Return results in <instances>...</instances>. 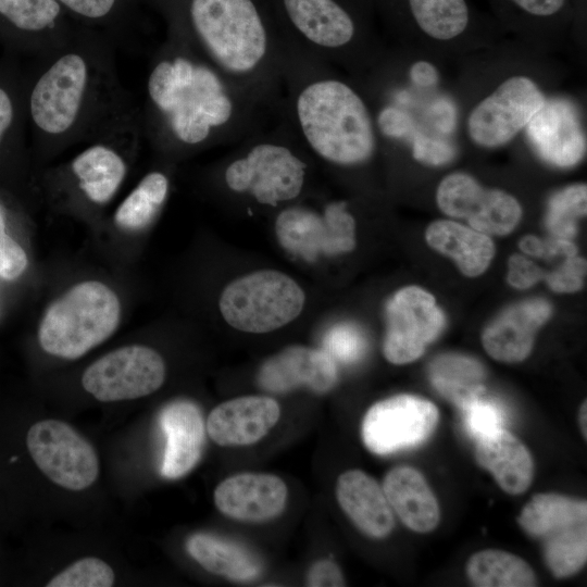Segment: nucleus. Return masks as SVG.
Returning a JSON list of instances; mask_svg holds the SVG:
<instances>
[{
    "instance_id": "f257e3e1",
    "label": "nucleus",
    "mask_w": 587,
    "mask_h": 587,
    "mask_svg": "<svg viewBox=\"0 0 587 587\" xmlns=\"http://www.w3.org/2000/svg\"><path fill=\"white\" fill-rule=\"evenodd\" d=\"M116 48L109 37L73 33L40 58L26 108L37 148L47 157L91 142L138 109L120 79Z\"/></svg>"
},
{
    "instance_id": "f03ea898",
    "label": "nucleus",
    "mask_w": 587,
    "mask_h": 587,
    "mask_svg": "<svg viewBox=\"0 0 587 587\" xmlns=\"http://www.w3.org/2000/svg\"><path fill=\"white\" fill-rule=\"evenodd\" d=\"M257 102L175 38L152 57L139 109L142 134L163 150L207 146L247 129Z\"/></svg>"
},
{
    "instance_id": "7ed1b4c3",
    "label": "nucleus",
    "mask_w": 587,
    "mask_h": 587,
    "mask_svg": "<svg viewBox=\"0 0 587 587\" xmlns=\"http://www.w3.org/2000/svg\"><path fill=\"white\" fill-rule=\"evenodd\" d=\"M291 132L320 159L340 166L370 160L376 149L371 112L346 82L325 74L322 61L289 51L284 70Z\"/></svg>"
},
{
    "instance_id": "20e7f679",
    "label": "nucleus",
    "mask_w": 587,
    "mask_h": 587,
    "mask_svg": "<svg viewBox=\"0 0 587 587\" xmlns=\"http://www.w3.org/2000/svg\"><path fill=\"white\" fill-rule=\"evenodd\" d=\"M190 34L177 37L232 85L264 100L284 76L288 48L273 45L252 0H190Z\"/></svg>"
},
{
    "instance_id": "39448f33",
    "label": "nucleus",
    "mask_w": 587,
    "mask_h": 587,
    "mask_svg": "<svg viewBox=\"0 0 587 587\" xmlns=\"http://www.w3.org/2000/svg\"><path fill=\"white\" fill-rule=\"evenodd\" d=\"M120 319V299L109 286L80 282L49 304L39 324L38 341L47 353L75 360L107 340Z\"/></svg>"
},
{
    "instance_id": "423d86ee",
    "label": "nucleus",
    "mask_w": 587,
    "mask_h": 587,
    "mask_svg": "<svg viewBox=\"0 0 587 587\" xmlns=\"http://www.w3.org/2000/svg\"><path fill=\"white\" fill-rule=\"evenodd\" d=\"M305 296L288 275L273 270L257 271L232 282L220 297V311L234 328L263 334L294 321Z\"/></svg>"
},
{
    "instance_id": "0eeeda50",
    "label": "nucleus",
    "mask_w": 587,
    "mask_h": 587,
    "mask_svg": "<svg viewBox=\"0 0 587 587\" xmlns=\"http://www.w3.org/2000/svg\"><path fill=\"white\" fill-rule=\"evenodd\" d=\"M270 137L233 160L224 171V182L234 192L248 193L261 204L275 207L301 193L307 164L285 141Z\"/></svg>"
},
{
    "instance_id": "6e6552de",
    "label": "nucleus",
    "mask_w": 587,
    "mask_h": 587,
    "mask_svg": "<svg viewBox=\"0 0 587 587\" xmlns=\"http://www.w3.org/2000/svg\"><path fill=\"white\" fill-rule=\"evenodd\" d=\"M143 137L140 111L134 113L76 154L67 164L72 185L84 200L104 205L126 178L129 157Z\"/></svg>"
},
{
    "instance_id": "1a4fd4ad",
    "label": "nucleus",
    "mask_w": 587,
    "mask_h": 587,
    "mask_svg": "<svg viewBox=\"0 0 587 587\" xmlns=\"http://www.w3.org/2000/svg\"><path fill=\"white\" fill-rule=\"evenodd\" d=\"M26 447L37 467L63 488L83 490L98 478L96 450L65 422L47 419L34 423L26 434Z\"/></svg>"
},
{
    "instance_id": "9d476101",
    "label": "nucleus",
    "mask_w": 587,
    "mask_h": 587,
    "mask_svg": "<svg viewBox=\"0 0 587 587\" xmlns=\"http://www.w3.org/2000/svg\"><path fill=\"white\" fill-rule=\"evenodd\" d=\"M159 352L142 345L117 348L91 363L84 372V389L102 402L133 400L157 391L165 379Z\"/></svg>"
},
{
    "instance_id": "9b49d317",
    "label": "nucleus",
    "mask_w": 587,
    "mask_h": 587,
    "mask_svg": "<svg viewBox=\"0 0 587 587\" xmlns=\"http://www.w3.org/2000/svg\"><path fill=\"white\" fill-rule=\"evenodd\" d=\"M545 102V95L533 79L512 76L471 111L469 136L480 147H501L527 126Z\"/></svg>"
},
{
    "instance_id": "f8f14e48",
    "label": "nucleus",
    "mask_w": 587,
    "mask_h": 587,
    "mask_svg": "<svg viewBox=\"0 0 587 587\" xmlns=\"http://www.w3.org/2000/svg\"><path fill=\"white\" fill-rule=\"evenodd\" d=\"M279 243L307 261L349 252L355 245V224L347 204H327L322 214L301 207L283 210L275 222Z\"/></svg>"
},
{
    "instance_id": "ddd939ff",
    "label": "nucleus",
    "mask_w": 587,
    "mask_h": 587,
    "mask_svg": "<svg viewBox=\"0 0 587 587\" xmlns=\"http://www.w3.org/2000/svg\"><path fill=\"white\" fill-rule=\"evenodd\" d=\"M437 421L434 403L417 396L398 395L369 409L362 422V439L371 452L386 455L425 441Z\"/></svg>"
},
{
    "instance_id": "4468645a",
    "label": "nucleus",
    "mask_w": 587,
    "mask_h": 587,
    "mask_svg": "<svg viewBox=\"0 0 587 587\" xmlns=\"http://www.w3.org/2000/svg\"><path fill=\"white\" fill-rule=\"evenodd\" d=\"M386 314L384 354L394 364L420 358L445 323L433 296L415 286L396 292L387 303Z\"/></svg>"
},
{
    "instance_id": "2eb2a0df",
    "label": "nucleus",
    "mask_w": 587,
    "mask_h": 587,
    "mask_svg": "<svg viewBox=\"0 0 587 587\" xmlns=\"http://www.w3.org/2000/svg\"><path fill=\"white\" fill-rule=\"evenodd\" d=\"M436 199L446 214L464 218L482 233L504 235L519 223L522 210L517 200L497 189L483 188L465 173L446 176L437 188Z\"/></svg>"
},
{
    "instance_id": "dca6fc26",
    "label": "nucleus",
    "mask_w": 587,
    "mask_h": 587,
    "mask_svg": "<svg viewBox=\"0 0 587 587\" xmlns=\"http://www.w3.org/2000/svg\"><path fill=\"white\" fill-rule=\"evenodd\" d=\"M283 3L290 23L304 41L295 51L322 61L325 55L347 48L354 38L351 16L335 0H283Z\"/></svg>"
},
{
    "instance_id": "f3484780",
    "label": "nucleus",
    "mask_w": 587,
    "mask_h": 587,
    "mask_svg": "<svg viewBox=\"0 0 587 587\" xmlns=\"http://www.w3.org/2000/svg\"><path fill=\"white\" fill-rule=\"evenodd\" d=\"M336 362L323 349L292 346L266 360L259 370L263 389L284 394L299 387L325 394L337 383Z\"/></svg>"
},
{
    "instance_id": "a211bd4d",
    "label": "nucleus",
    "mask_w": 587,
    "mask_h": 587,
    "mask_svg": "<svg viewBox=\"0 0 587 587\" xmlns=\"http://www.w3.org/2000/svg\"><path fill=\"white\" fill-rule=\"evenodd\" d=\"M287 487L275 475L240 473L221 482L214 503L226 516L239 521L263 522L279 515L286 507Z\"/></svg>"
},
{
    "instance_id": "6ab92c4d",
    "label": "nucleus",
    "mask_w": 587,
    "mask_h": 587,
    "mask_svg": "<svg viewBox=\"0 0 587 587\" xmlns=\"http://www.w3.org/2000/svg\"><path fill=\"white\" fill-rule=\"evenodd\" d=\"M279 415V405L273 398L245 396L215 407L208 415L205 429L220 446H248L262 439Z\"/></svg>"
},
{
    "instance_id": "aec40b11",
    "label": "nucleus",
    "mask_w": 587,
    "mask_h": 587,
    "mask_svg": "<svg viewBox=\"0 0 587 587\" xmlns=\"http://www.w3.org/2000/svg\"><path fill=\"white\" fill-rule=\"evenodd\" d=\"M526 127L533 147L547 162L566 167L584 157L586 138L570 102L562 99L546 100Z\"/></svg>"
},
{
    "instance_id": "412c9836",
    "label": "nucleus",
    "mask_w": 587,
    "mask_h": 587,
    "mask_svg": "<svg viewBox=\"0 0 587 587\" xmlns=\"http://www.w3.org/2000/svg\"><path fill=\"white\" fill-rule=\"evenodd\" d=\"M159 425L164 436L160 473L177 479L189 473L201 458L204 422L199 407L189 400H175L160 412Z\"/></svg>"
},
{
    "instance_id": "4be33fe9",
    "label": "nucleus",
    "mask_w": 587,
    "mask_h": 587,
    "mask_svg": "<svg viewBox=\"0 0 587 587\" xmlns=\"http://www.w3.org/2000/svg\"><path fill=\"white\" fill-rule=\"evenodd\" d=\"M550 315V305L541 299L515 304L504 311L484 332L485 350L496 360L519 362L530 352L537 328Z\"/></svg>"
},
{
    "instance_id": "5701e85b",
    "label": "nucleus",
    "mask_w": 587,
    "mask_h": 587,
    "mask_svg": "<svg viewBox=\"0 0 587 587\" xmlns=\"http://www.w3.org/2000/svg\"><path fill=\"white\" fill-rule=\"evenodd\" d=\"M336 497L344 512L364 534L384 538L391 533L392 510L383 487L366 473L351 470L339 475Z\"/></svg>"
},
{
    "instance_id": "b1692460",
    "label": "nucleus",
    "mask_w": 587,
    "mask_h": 587,
    "mask_svg": "<svg viewBox=\"0 0 587 587\" xmlns=\"http://www.w3.org/2000/svg\"><path fill=\"white\" fill-rule=\"evenodd\" d=\"M61 14L62 7L55 0H0V20L24 36L39 59L73 35L61 26Z\"/></svg>"
},
{
    "instance_id": "393cba45",
    "label": "nucleus",
    "mask_w": 587,
    "mask_h": 587,
    "mask_svg": "<svg viewBox=\"0 0 587 587\" xmlns=\"http://www.w3.org/2000/svg\"><path fill=\"white\" fill-rule=\"evenodd\" d=\"M383 490L392 512L412 530L427 533L438 525L440 511L436 497L415 469L390 470L384 478Z\"/></svg>"
},
{
    "instance_id": "a878e982",
    "label": "nucleus",
    "mask_w": 587,
    "mask_h": 587,
    "mask_svg": "<svg viewBox=\"0 0 587 587\" xmlns=\"http://www.w3.org/2000/svg\"><path fill=\"white\" fill-rule=\"evenodd\" d=\"M475 457L508 494H522L532 483V455L525 445L504 428L478 439Z\"/></svg>"
},
{
    "instance_id": "bb28decb",
    "label": "nucleus",
    "mask_w": 587,
    "mask_h": 587,
    "mask_svg": "<svg viewBox=\"0 0 587 587\" xmlns=\"http://www.w3.org/2000/svg\"><path fill=\"white\" fill-rule=\"evenodd\" d=\"M426 239L434 249L451 257L469 276L482 274L495 253L487 235L452 221L432 223L426 230Z\"/></svg>"
},
{
    "instance_id": "cd10ccee",
    "label": "nucleus",
    "mask_w": 587,
    "mask_h": 587,
    "mask_svg": "<svg viewBox=\"0 0 587 587\" xmlns=\"http://www.w3.org/2000/svg\"><path fill=\"white\" fill-rule=\"evenodd\" d=\"M189 555L210 573L246 582L261 573L259 559L245 547L209 533H195L186 540Z\"/></svg>"
},
{
    "instance_id": "c85d7f7f",
    "label": "nucleus",
    "mask_w": 587,
    "mask_h": 587,
    "mask_svg": "<svg viewBox=\"0 0 587 587\" xmlns=\"http://www.w3.org/2000/svg\"><path fill=\"white\" fill-rule=\"evenodd\" d=\"M583 523H587L586 501L557 494L534 496L519 516L521 527L540 539Z\"/></svg>"
},
{
    "instance_id": "c756f323",
    "label": "nucleus",
    "mask_w": 587,
    "mask_h": 587,
    "mask_svg": "<svg viewBox=\"0 0 587 587\" xmlns=\"http://www.w3.org/2000/svg\"><path fill=\"white\" fill-rule=\"evenodd\" d=\"M434 387L460 408L484 394L485 371L475 359L461 354H445L429 366Z\"/></svg>"
},
{
    "instance_id": "7c9ffc66",
    "label": "nucleus",
    "mask_w": 587,
    "mask_h": 587,
    "mask_svg": "<svg viewBox=\"0 0 587 587\" xmlns=\"http://www.w3.org/2000/svg\"><path fill=\"white\" fill-rule=\"evenodd\" d=\"M467 576L478 587H532L537 585L534 571L520 557L502 550H483L466 565Z\"/></svg>"
},
{
    "instance_id": "2f4dec72",
    "label": "nucleus",
    "mask_w": 587,
    "mask_h": 587,
    "mask_svg": "<svg viewBox=\"0 0 587 587\" xmlns=\"http://www.w3.org/2000/svg\"><path fill=\"white\" fill-rule=\"evenodd\" d=\"M168 189L170 182L163 172H149L117 207L114 223L123 230L143 229L161 210Z\"/></svg>"
},
{
    "instance_id": "473e14b6",
    "label": "nucleus",
    "mask_w": 587,
    "mask_h": 587,
    "mask_svg": "<svg viewBox=\"0 0 587 587\" xmlns=\"http://www.w3.org/2000/svg\"><path fill=\"white\" fill-rule=\"evenodd\" d=\"M409 4L421 29L438 40L459 36L469 24L464 0H409Z\"/></svg>"
},
{
    "instance_id": "72a5a7b5",
    "label": "nucleus",
    "mask_w": 587,
    "mask_h": 587,
    "mask_svg": "<svg viewBox=\"0 0 587 587\" xmlns=\"http://www.w3.org/2000/svg\"><path fill=\"white\" fill-rule=\"evenodd\" d=\"M546 563L555 577L577 573L587 560V523L574 525L541 539Z\"/></svg>"
},
{
    "instance_id": "f704fd0d",
    "label": "nucleus",
    "mask_w": 587,
    "mask_h": 587,
    "mask_svg": "<svg viewBox=\"0 0 587 587\" xmlns=\"http://www.w3.org/2000/svg\"><path fill=\"white\" fill-rule=\"evenodd\" d=\"M586 185H575L550 199L546 223L555 238L569 240L574 236L576 220L586 213Z\"/></svg>"
},
{
    "instance_id": "c9c22d12",
    "label": "nucleus",
    "mask_w": 587,
    "mask_h": 587,
    "mask_svg": "<svg viewBox=\"0 0 587 587\" xmlns=\"http://www.w3.org/2000/svg\"><path fill=\"white\" fill-rule=\"evenodd\" d=\"M115 580L113 569L103 560L87 557L72 563L53 576L48 587H110Z\"/></svg>"
},
{
    "instance_id": "e433bc0d",
    "label": "nucleus",
    "mask_w": 587,
    "mask_h": 587,
    "mask_svg": "<svg viewBox=\"0 0 587 587\" xmlns=\"http://www.w3.org/2000/svg\"><path fill=\"white\" fill-rule=\"evenodd\" d=\"M483 395L473 398L461 408L465 415V427L477 440L502 429L505 417L502 407L496 400L484 398Z\"/></svg>"
},
{
    "instance_id": "4c0bfd02",
    "label": "nucleus",
    "mask_w": 587,
    "mask_h": 587,
    "mask_svg": "<svg viewBox=\"0 0 587 587\" xmlns=\"http://www.w3.org/2000/svg\"><path fill=\"white\" fill-rule=\"evenodd\" d=\"M366 349L362 330L353 324L340 323L330 327L323 339V350L336 362L354 363Z\"/></svg>"
},
{
    "instance_id": "58836bf2",
    "label": "nucleus",
    "mask_w": 587,
    "mask_h": 587,
    "mask_svg": "<svg viewBox=\"0 0 587 587\" xmlns=\"http://www.w3.org/2000/svg\"><path fill=\"white\" fill-rule=\"evenodd\" d=\"M28 264L24 249L5 233L4 211L0 204V276L8 280L18 278Z\"/></svg>"
},
{
    "instance_id": "ea45409f",
    "label": "nucleus",
    "mask_w": 587,
    "mask_h": 587,
    "mask_svg": "<svg viewBox=\"0 0 587 587\" xmlns=\"http://www.w3.org/2000/svg\"><path fill=\"white\" fill-rule=\"evenodd\" d=\"M585 272V260L573 255L565 258L558 268L546 275V279L554 291L571 292L582 287Z\"/></svg>"
},
{
    "instance_id": "a19ab883",
    "label": "nucleus",
    "mask_w": 587,
    "mask_h": 587,
    "mask_svg": "<svg viewBox=\"0 0 587 587\" xmlns=\"http://www.w3.org/2000/svg\"><path fill=\"white\" fill-rule=\"evenodd\" d=\"M61 7L87 21H103L113 13L117 0H55Z\"/></svg>"
},
{
    "instance_id": "79ce46f5",
    "label": "nucleus",
    "mask_w": 587,
    "mask_h": 587,
    "mask_svg": "<svg viewBox=\"0 0 587 587\" xmlns=\"http://www.w3.org/2000/svg\"><path fill=\"white\" fill-rule=\"evenodd\" d=\"M544 276V271L530 260L519 254L510 258L508 279L512 286L528 288Z\"/></svg>"
},
{
    "instance_id": "37998d69",
    "label": "nucleus",
    "mask_w": 587,
    "mask_h": 587,
    "mask_svg": "<svg viewBox=\"0 0 587 587\" xmlns=\"http://www.w3.org/2000/svg\"><path fill=\"white\" fill-rule=\"evenodd\" d=\"M414 158L428 164H444L452 159L453 149L447 142L428 138L419 137L413 146Z\"/></svg>"
},
{
    "instance_id": "c03bdc74",
    "label": "nucleus",
    "mask_w": 587,
    "mask_h": 587,
    "mask_svg": "<svg viewBox=\"0 0 587 587\" xmlns=\"http://www.w3.org/2000/svg\"><path fill=\"white\" fill-rule=\"evenodd\" d=\"M377 126L383 135L391 138L404 137L412 128L409 116L392 107L385 108L379 112Z\"/></svg>"
},
{
    "instance_id": "a18cd8bd",
    "label": "nucleus",
    "mask_w": 587,
    "mask_h": 587,
    "mask_svg": "<svg viewBox=\"0 0 587 587\" xmlns=\"http://www.w3.org/2000/svg\"><path fill=\"white\" fill-rule=\"evenodd\" d=\"M307 583L311 587L345 586V579L340 569L330 560L315 562L308 572Z\"/></svg>"
},
{
    "instance_id": "49530a36",
    "label": "nucleus",
    "mask_w": 587,
    "mask_h": 587,
    "mask_svg": "<svg viewBox=\"0 0 587 587\" xmlns=\"http://www.w3.org/2000/svg\"><path fill=\"white\" fill-rule=\"evenodd\" d=\"M16 117L15 98L12 91L0 84V146L14 130Z\"/></svg>"
},
{
    "instance_id": "de8ad7c7",
    "label": "nucleus",
    "mask_w": 587,
    "mask_h": 587,
    "mask_svg": "<svg viewBox=\"0 0 587 587\" xmlns=\"http://www.w3.org/2000/svg\"><path fill=\"white\" fill-rule=\"evenodd\" d=\"M526 12L537 16H549L557 13L565 0H512Z\"/></svg>"
},
{
    "instance_id": "09e8293b",
    "label": "nucleus",
    "mask_w": 587,
    "mask_h": 587,
    "mask_svg": "<svg viewBox=\"0 0 587 587\" xmlns=\"http://www.w3.org/2000/svg\"><path fill=\"white\" fill-rule=\"evenodd\" d=\"M410 78L417 86L429 87L437 83L438 73L433 64L419 61L411 66Z\"/></svg>"
},
{
    "instance_id": "8fccbe9b",
    "label": "nucleus",
    "mask_w": 587,
    "mask_h": 587,
    "mask_svg": "<svg viewBox=\"0 0 587 587\" xmlns=\"http://www.w3.org/2000/svg\"><path fill=\"white\" fill-rule=\"evenodd\" d=\"M520 247L524 252L530 255L542 258L545 241L535 236H525L520 241Z\"/></svg>"
},
{
    "instance_id": "3c124183",
    "label": "nucleus",
    "mask_w": 587,
    "mask_h": 587,
    "mask_svg": "<svg viewBox=\"0 0 587 587\" xmlns=\"http://www.w3.org/2000/svg\"><path fill=\"white\" fill-rule=\"evenodd\" d=\"M586 414H587V408H586V402H584L579 411V425H580V429L584 435V438H586V434H587V424H586L587 415Z\"/></svg>"
}]
</instances>
